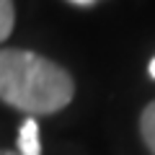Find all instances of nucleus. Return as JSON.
Wrapping results in <instances>:
<instances>
[{"mask_svg":"<svg viewBox=\"0 0 155 155\" xmlns=\"http://www.w3.org/2000/svg\"><path fill=\"white\" fill-rule=\"evenodd\" d=\"M75 96L62 65L28 49H0V101L23 114H57Z\"/></svg>","mask_w":155,"mask_h":155,"instance_id":"1","label":"nucleus"},{"mask_svg":"<svg viewBox=\"0 0 155 155\" xmlns=\"http://www.w3.org/2000/svg\"><path fill=\"white\" fill-rule=\"evenodd\" d=\"M18 155H41V142H39V124L28 116L18 129Z\"/></svg>","mask_w":155,"mask_h":155,"instance_id":"2","label":"nucleus"},{"mask_svg":"<svg viewBox=\"0 0 155 155\" xmlns=\"http://www.w3.org/2000/svg\"><path fill=\"white\" fill-rule=\"evenodd\" d=\"M140 137L150 155H155V101H150L140 114Z\"/></svg>","mask_w":155,"mask_h":155,"instance_id":"3","label":"nucleus"},{"mask_svg":"<svg viewBox=\"0 0 155 155\" xmlns=\"http://www.w3.org/2000/svg\"><path fill=\"white\" fill-rule=\"evenodd\" d=\"M16 23V5L13 0H0V41H5Z\"/></svg>","mask_w":155,"mask_h":155,"instance_id":"4","label":"nucleus"},{"mask_svg":"<svg viewBox=\"0 0 155 155\" xmlns=\"http://www.w3.org/2000/svg\"><path fill=\"white\" fill-rule=\"evenodd\" d=\"M147 72H150V78L155 80V57H153V62H150V67H147Z\"/></svg>","mask_w":155,"mask_h":155,"instance_id":"5","label":"nucleus"},{"mask_svg":"<svg viewBox=\"0 0 155 155\" xmlns=\"http://www.w3.org/2000/svg\"><path fill=\"white\" fill-rule=\"evenodd\" d=\"M70 3H78V5H88V3H93V0H70Z\"/></svg>","mask_w":155,"mask_h":155,"instance_id":"6","label":"nucleus"},{"mask_svg":"<svg viewBox=\"0 0 155 155\" xmlns=\"http://www.w3.org/2000/svg\"><path fill=\"white\" fill-rule=\"evenodd\" d=\"M0 155H18V153H13V150H0Z\"/></svg>","mask_w":155,"mask_h":155,"instance_id":"7","label":"nucleus"}]
</instances>
